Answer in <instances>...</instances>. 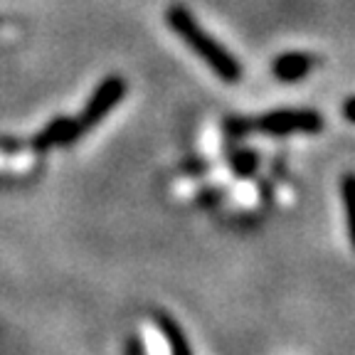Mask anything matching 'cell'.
I'll return each instance as SVG.
<instances>
[{
    "label": "cell",
    "instance_id": "cell-1",
    "mask_svg": "<svg viewBox=\"0 0 355 355\" xmlns=\"http://www.w3.org/2000/svg\"><path fill=\"white\" fill-rule=\"evenodd\" d=\"M166 17H168V25H171L173 33L183 40L195 55L202 57V62L210 67L222 82H227V84L239 82V77H242V67H239V62L234 60L217 40H212L205 30L200 28L198 20H195L185 8L173 6Z\"/></svg>",
    "mask_w": 355,
    "mask_h": 355
},
{
    "label": "cell",
    "instance_id": "cell-2",
    "mask_svg": "<svg viewBox=\"0 0 355 355\" xmlns=\"http://www.w3.org/2000/svg\"><path fill=\"white\" fill-rule=\"evenodd\" d=\"M257 128L274 136H286V133H316L323 128V119L318 111L309 109H279L269 111L257 121Z\"/></svg>",
    "mask_w": 355,
    "mask_h": 355
},
{
    "label": "cell",
    "instance_id": "cell-3",
    "mask_svg": "<svg viewBox=\"0 0 355 355\" xmlns=\"http://www.w3.org/2000/svg\"><path fill=\"white\" fill-rule=\"evenodd\" d=\"M123 94H126V84H123L121 77H109V79H106V82L94 92V96L89 99V104H87V109H84L82 116L72 119L74 136L79 139L84 131H89L94 123H99L101 119H104L106 114H109V111L123 99Z\"/></svg>",
    "mask_w": 355,
    "mask_h": 355
},
{
    "label": "cell",
    "instance_id": "cell-4",
    "mask_svg": "<svg viewBox=\"0 0 355 355\" xmlns=\"http://www.w3.org/2000/svg\"><path fill=\"white\" fill-rule=\"evenodd\" d=\"M313 69V57L306 52H286V55L277 57L272 64V72L279 82H301L306 74Z\"/></svg>",
    "mask_w": 355,
    "mask_h": 355
},
{
    "label": "cell",
    "instance_id": "cell-5",
    "mask_svg": "<svg viewBox=\"0 0 355 355\" xmlns=\"http://www.w3.org/2000/svg\"><path fill=\"white\" fill-rule=\"evenodd\" d=\"M77 141L74 136V128H72V119H55L50 126L44 128L42 133H37V139H35V148L37 150H47L50 146H67Z\"/></svg>",
    "mask_w": 355,
    "mask_h": 355
},
{
    "label": "cell",
    "instance_id": "cell-6",
    "mask_svg": "<svg viewBox=\"0 0 355 355\" xmlns=\"http://www.w3.org/2000/svg\"><path fill=\"white\" fill-rule=\"evenodd\" d=\"M155 323H158L161 333L166 336L168 353L171 355H193V350H190V343H188V338H185L180 323L173 321V318L166 316V313H158V316H155Z\"/></svg>",
    "mask_w": 355,
    "mask_h": 355
},
{
    "label": "cell",
    "instance_id": "cell-7",
    "mask_svg": "<svg viewBox=\"0 0 355 355\" xmlns=\"http://www.w3.org/2000/svg\"><path fill=\"white\" fill-rule=\"evenodd\" d=\"M343 190V207H345V222H348V234H350V244L355 247V175L348 173L340 183Z\"/></svg>",
    "mask_w": 355,
    "mask_h": 355
},
{
    "label": "cell",
    "instance_id": "cell-8",
    "mask_svg": "<svg viewBox=\"0 0 355 355\" xmlns=\"http://www.w3.org/2000/svg\"><path fill=\"white\" fill-rule=\"evenodd\" d=\"M257 163H259L257 153H252V150H237L232 155V171L237 175H252L257 171Z\"/></svg>",
    "mask_w": 355,
    "mask_h": 355
},
{
    "label": "cell",
    "instance_id": "cell-9",
    "mask_svg": "<svg viewBox=\"0 0 355 355\" xmlns=\"http://www.w3.org/2000/svg\"><path fill=\"white\" fill-rule=\"evenodd\" d=\"M343 116L348 119L350 123H355V96H350V99L343 104Z\"/></svg>",
    "mask_w": 355,
    "mask_h": 355
}]
</instances>
